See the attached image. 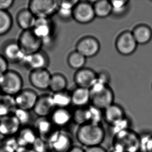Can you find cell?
I'll list each match as a JSON object with an SVG mask.
<instances>
[{"label": "cell", "instance_id": "cell-1", "mask_svg": "<svg viewBox=\"0 0 152 152\" xmlns=\"http://www.w3.org/2000/svg\"><path fill=\"white\" fill-rule=\"evenodd\" d=\"M105 130L101 125L86 123L79 126L76 132V138L78 142L86 148L99 146L105 138Z\"/></svg>", "mask_w": 152, "mask_h": 152}, {"label": "cell", "instance_id": "cell-2", "mask_svg": "<svg viewBox=\"0 0 152 152\" xmlns=\"http://www.w3.org/2000/svg\"><path fill=\"white\" fill-rule=\"evenodd\" d=\"M114 150L120 152H139L141 136L131 128L113 136Z\"/></svg>", "mask_w": 152, "mask_h": 152}, {"label": "cell", "instance_id": "cell-3", "mask_svg": "<svg viewBox=\"0 0 152 152\" xmlns=\"http://www.w3.org/2000/svg\"><path fill=\"white\" fill-rule=\"evenodd\" d=\"M23 80L16 71L8 70L0 77V91L5 95L15 97L23 90Z\"/></svg>", "mask_w": 152, "mask_h": 152}, {"label": "cell", "instance_id": "cell-4", "mask_svg": "<svg viewBox=\"0 0 152 152\" xmlns=\"http://www.w3.org/2000/svg\"><path fill=\"white\" fill-rule=\"evenodd\" d=\"M58 7L57 0H31L28 8L37 18H51L57 13Z\"/></svg>", "mask_w": 152, "mask_h": 152}, {"label": "cell", "instance_id": "cell-5", "mask_svg": "<svg viewBox=\"0 0 152 152\" xmlns=\"http://www.w3.org/2000/svg\"><path fill=\"white\" fill-rule=\"evenodd\" d=\"M47 143L51 152H68L74 145L70 134L60 129L54 133Z\"/></svg>", "mask_w": 152, "mask_h": 152}, {"label": "cell", "instance_id": "cell-6", "mask_svg": "<svg viewBox=\"0 0 152 152\" xmlns=\"http://www.w3.org/2000/svg\"><path fill=\"white\" fill-rule=\"evenodd\" d=\"M17 41L26 55L41 50L43 46L42 41L35 34L32 30L23 31Z\"/></svg>", "mask_w": 152, "mask_h": 152}, {"label": "cell", "instance_id": "cell-7", "mask_svg": "<svg viewBox=\"0 0 152 152\" xmlns=\"http://www.w3.org/2000/svg\"><path fill=\"white\" fill-rule=\"evenodd\" d=\"M96 17L92 3L89 1H80L72 10V19L80 24L91 23Z\"/></svg>", "mask_w": 152, "mask_h": 152}, {"label": "cell", "instance_id": "cell-8", "mask_svg": "<svg viewBox=\"0 0 152 152\" xmlns=\"http://www.w3.org/2000/svg\"><path fill=\"white\" fill-rule=\"evenodd\" d=\"M1 55L8 63L21 64L25 53L21 49L17 41L10 39L5 42L1 48Z\"/></svg>", "mask_w": 152, "mask_h": 152}, {"label": "cell", "instance_id": "cell-9", "mask_svg": "<svg viewBox=\"0 0 152 152\" xmlns=\"http://www.w3.org/2000/svg\"><path fill=\"white\" fill-rule=\"evenodd\" d=\"M32 31L42 41L43 45L48 44L53 35V21L51 18H37Z\"/></svg>", "mask_w": 152, "mask_h": 152}, {"label": "cell", "instance_id": "cell-10", "mask_svg": "<svg viewBox=\"0 0 152 152\" xmlns=\"http://www.w3.org/2000/svg\"><path fill=\"white\" fill-rule=\"evenodd\" d=\"M49 64V56L43 50L26 55L21 64L31 71L46 69Z\"/></svg>", "mask_w": 152, "mask_h": 152}, {"label": "cell", "instance_id": "cell-11", "mask_svg": "<svg viewBox=\"0 0 152 152\" xmlns=\"http://www.w3.org/2000/svg\"><path fill=\"white\" fill-rule=\"evenodd\" d=\"M138 45L131 32L128 31L121 33L117 37L115 43L117 51L123 56H129L134 53Z\"/></svg>", "mask_w": 152, "mask_h": 152}, {"label": "cell", "instance_id": "cell-12", "mask_svg": "<svg viewBox=\"0 0 152 152\" xmlns=\"http://www.w3.org/2000/svg\"><path fill=\"white\" fill-rule=\"evenodd\" d=\"M114 99L113 91L108 86L102 91L91 94V105L102 111L105 110L113 104Z\"/></svg>", "mask_w": 152, "mask_h": 152}, {"label": "cell", "instance_id": "cell-13", "mask_svg": "<svg viewBox=\"0 0 152 152\" xmlns=\"http://www.w3.org/2000/svg\"><path fill=\"white\" fill-rule=\"evenodd\" d=\"M100 50V44L99 41L90 36L82 37L76 44V51L86 58L94 57L99 53Z\"/></svg>", "mask_w": 152, "mask_h": 152}, {"label": "cell", "instance_id": "cell-14", "mask_svg": "<svg viewBox=\"0 0 152 152\" xmlns=\"http://www.w3.org/2000/svg\"><path fill=\"white\" fill-rule=\"evenodd\" d=\"M38 97L37 93L31 89H23L14 99L17 108L30 111L33 110Z\"/></svg>", "mask_w": 152, "mask_h": 152}, {"label": "cell", "instance_id": "cell-15", "mask_svg": "<svg viewBox=\"0 0 152 152\" xmlns=\"http://www.w3.org/2000/svg\"><path fill=\"white\" fill-rule=\"evenodd\" d=\"M21 127L13 114L0 118V134L4 138L15 137Z\"/></svg>", "mask_w": 152, "mask_h": 152}, {"label": "cell", "instance_id": "cell-16", "mask_svg": "<svg viewBox=\"0 0 152 152\" xmlns=\"http://www.w3.org/2000/svg\"><path fill=\"white\" fill-rule=\"evenodd\" d=\"M51 75L47 69L33 70L29 74V82L35 88L45 91L49 89Z\"/></svg>", "mask_w": 152, "mask_h": 152}, {"label": "cell", "instance_id": "cell-17", "mask_svg": "<svg viewBox=\"0 0 152 152\" xmlns=\"http://www.w3.org/2000/svg\"><path fill=\"white\" fill-rule=\"evenodd\" d=\"M97 74L89 68L77 70L74 75L75 83L78 87L90 89L97 80Z\"/></svg>", "mask_w": 152, "mask_h": 152}, {"label": "cell", "instance_id": "cell-18", "mask_svg": "<svg viewBox=\"0 0 152 152\" xmlns=\"http://www.w3.org/2000/svg\"><path fill=\"white\" fill-rule=\"evenodd\" d=\"M55 108L51 95L44 94L39 96L33 111L39 118H46L49 117Z\"/></svg>", "mask_w": 152, "mask_h": 152}, {"label": "cell", "instance_id": "cell-19", "mask_svg": "<svg viewBox=\"0 0 152 152\" xmlns=\"http://www.w3.org/2000/svg\"><path fill=\"white\" fill-rule=\"evenodd\" d=\"M34 127L27 125L22 126L15 136L19 147L31 148L38 138Z\"/></svg>", "mask_w": 152, "mask_h": 152}, {"label": "cell", "instance_id": "cell-20", "mask_svg": "<svg viewBox=\"0 0 152 152\" xmlns=\"http://www.w3.org/2000/svg\"><path fill=\"white\" fill-rule=\"evenodd\" d=\"M49 118L56 127L62 129L72 121V113L68 109L55 108Z\"/></svg>", "mask_w": 152, "mask_h": 152}, {"label": "cell", "instance_id": "cell-21", "mask_svg": "<svg viewBox=\"0 0 152 152\" xmlns=\"http://www.w3.org/2000/svg\"><path fill=\"white\" fill-rule=\"evenodd\" d=\"M39 138L47 142L54 133L58 129L49 117L39 118L34 127Z\"/></svg>", "mask_w": 152, "mask_h": 152}, {"label": "cell", "instance_id": "cell-22", "mask_svg": "<svg viewBox=\"0 0 152 152\" xmlns=\"http://www.w3.org/2000/svg\"><path fill=\"white\" fill-rule=\"evenodd\" d=\"M72 104L77 108L86 107L91 103V94L88 89L77 87L71 93Z\"/></svg>", "mask_w": 152, "mask_h": 152}, {"label": "cell", "instance_id": "cell-23", "mask_svg": "<svg viewBox=\"0 0 152 152\" xmlns=\"http://www.w3.org/2000/svg\"><path fill=\"white\" fill-rule=\"evenodd\" d=\"M37 18L28 8L21 10L17 15V25L23 31L32 30L35 24Z\"/></svg>", "mask_w": 152, "mask_h": 152}, {"label": "cell", "instance_id": "cell-24", "mask_svg": "<svg viewBox=\"0 0 152 152\" xmlns=\"http://www.w3.org/2000/svg\"><path fill=\"white\" fill-rule=\"evenodd\" d=\"M104 111L103 118L109 126L113 125L125 117V111L122 107L114 103Z\"/></svg>", "mask_w": 152, "mask_h": 152}, {"label": "cell", "instance_id": "cell-25", "mask_svg": "<svg viewBox=\"0 0 152 152\" xmlns=\"http://www.w3.org/2000/svg\"><path fill=\"white\" fill-rule=\"evenodd\" d=\"M131 32L138 45L148 43L152 39V30L146 25H138Z\"/></svg>", "mask_w": 152, "mask_h": 152}, {"label": "cell", "instance_id": "cell-26", "mask_svg": "<svg viewBox=\"0 0 152 152\" xmlns=\"http://www.w3.org/2000/svg\"><path fill=\"white\" fill-rule=\"evenodd\" d=\"M16 108L14 97L0 94V118L13 114Z\"/></svg>", "mask_w": 152, "mask_h": 152}, {"label": "cell", "instance_id": "cell-27", "mask_svg": "<svg viewBox=\"0 0 152 152\" xmlns=\"http://www.w3.org/2000/svg\"><path fill=\"white\" fill-rule=\"evenodd\" d=\"M67 85L68 82L64 75L59 73L52 74L49 89L53 94L66 91Z\"/></svg>", "mask_w": 152, "mask_h": 152}, {"label": "cell", "instance_id": "cell-28", "mask_svg": "<svg viewBox=\"0 0 152 152\" xmlns=\"http://www.w3.org/2000/svg\"><path fill=\"white\" fill-rule=\"evenodd\" d=\"M52 99L56 108L68 109L72 105L71 93L66 91L54 93L51 95Z\"/></svg>", "mask_w": 152, "mask_h": 152}, {"label": "cell", "instance_id": "cell-29", "mask_svg": "<svg viewBox=\"0 0 152 152\" xmlns=\"http://www.w3.org/2000/svg\"><path fill=\"white\" fill-rule=\"evenodd\" d=\"M96 17L106 18L111 14L112 7L110 1L107 0H99L92 3Z\"/></svg>", "mask_w": 152, "mask_h": 152}, {"label": "cell", "instance_id": "cell-30", "mask_svg": "<svg viewBox=\"0 0 152 152\" xmlns=\"http://www.w3.org/2000/svg\"><path fill=\"white\" fill-rule=\"evenodd\" d=\"M86 60V58L75 50L69 54L67 57V64L70 68L77 71L84 68Z\"/></svg>", "mask_w": 152, "mask_h": 152}, {"label": "cell", "instance_id": "cell-31", "mask_svg": "<svg viewBox=\"0 0 152 152\" xmlns=\"http://www.w3.org/2000/svg\"><path fill=\"white\" fill-rule=\"evenodd\" d=\"M12 17L7 11L0 10V36L9 32L12 27Z\"/></svg>", "mask_w": 152, "mask_h": 152}, {"label": "cell", "instance_id": "cell-32", "mask_svg": "<svg viewBox=\"0 0 152 152\" xmlns=\"http://www.w3.org/2000/svg\"><path fill=\"white\" fill-rule=\"evenodd\" d=\"M72 121L76 125H82L89 123V114L88 107L77 108L72 113Z\"/></svg>", "mask_w": 152, "mask_h": 152}, {"label": "cell", "instance_id": "cell-33", "mask_svg": "<svg viewBox=\"0 0 152 152\" xmlns=\"http://www.w3.org/2000/svg\"><path fill=\"white\" fill-rule=\"evenodd\" d=\"M112 11L111 14L116 16H121L127 12L129 1L125 0L111 1Z\"/></svg>", "mask_w": 152, "mask_h": 152}, {"label": "cell", "instance_id": "cell-34", "mask_svg": "<svg viewBox=\"0 0 152 152\" xmlns=\"http://www.w3.org/2000/svg\"><path fill=\"white\" fill-rule=\"evenodd\" d=\"M18 148L15 136L4 138L0 143V152H16Z\"/></svg>", "mask_w": 152, "mask_h": 152}, {"label": "cell", "instance_id": "cell-35", "mask_svg": "<svg viewBox=\"0 0 152 152\" xmlns=\"http://www.w3.org/2000/svg\"><path fill=\"white\" fill-rule=\"evenodd\" d=\"M30 112V111L17 107L13 114L18 121L21 126H24L29 125L28 124L31 120V115Z\"/></svg>", "mask_w": 152, "mask_h": 152}, {"label": "cell", "instance_id": "cell-36", "mask_svg": "<svg viewBox=\"0 0 152 152\" xmlns=\"http://www.w3.org/2000/svg\"><path fill=\"white\" fill-rule=\"evenodd\" d=\"M89 114V123L99 124L103 118L102 110L97 109L92 105L88 107Z\"/></svg>", "mask_w": 152, "mask_h": 152}, {"label": "cell", "instance_id": "cell-37", "mask_svg": "<svg viewBox=\"0 0 152 152\" xmlns=\"http://www.w3.org/2000/svg\"><path fill=\"white\" fill-rule=\"evenodd\" d=\"M110 126L111 134L114 136L120 132L130 129V124L129 120L125 117L123 119L117 121L116 123L114 124L113 125Z\"/></svg>", "mask_w": 152, "mask_h": 152}, {"label": "cell", "instance_id": "cell-38", "mask_svg": "<svg viewBox=\"0 0 152 152\" xmlns=\"http://www.w3.org/2000/svg\"><path fill=\"white\" fill-rule=\"evenodd\" d=\"M140 151L152 152V134L141 136Z\"/></svg>", "mask_w": 152, "mask_h": 152}, {"label": "cell", "instance_id": "cell-39", "mask_svg": "<svg viewBox=\"0 0 152 152\" xmlns=\"http://www.w3.org/2000/svg\"><path fill=\"white\" fill-rule=\"evenodd\" d=\"M31 148L35 152H51L47 142L38 137Z\"/></svg>", "mask_w": 152, "mask_h": 152}, {"label": "cell", "instance_id": "cell-40", "mask_svg": "<svg viewBox=\"0 0 152 152\" xmlns=\"http://www.w3.org/2000/svg\"><path fill=\"white\" fill-rule=\"evenodd\" d=\"M72 10L58 7L56 14L59 18L63 20H69L71 19H72Z\"/></svg>", "mask_w": 152, "mask_h": 152}, {"label": "cell", "instance_id": "cell-41", "mask_svg": "<svg viewBox=\"0 0 152 152\" xmlns=\"http://www.w3.org/2000/svg\"><path fill=\"white\" fill-rule=\"evenodd\" d=\"M77 0H63L59 1V7L73 10V9L78 3Z\"/></svg>", "mask_w": 152, "mask_h": 152}, {"label": "cell", "instance_id": "cell-42", "mask_svg": "<svg viewBox=\"0 0 152 152\" xmlns=\"http://www.w3.org/2000/svg\"><path fill=\"white\" fill-rule=\"evenodd\" d=\"M8 70V62L3 56L0 54V77Z\"/></svg>", "mask_w": 152, "mask_h": 152}, {"label": "cell", "instance_id": "cell-43", "mask_svg": "<svg viewBox=\"0 0 152 152\" xmlns=\"http://www.w3.org/2000/svg\"><path fill=\"white\" fill-rule=\"evenodd\" d=\"M14 2L13 0H0V10L7 11L12 7Z\"/></svg>", "mask_w": 152, "mask_h": 152}, {"label": "cell", "instance_id": "cell-44", "mask_svg": "<svg viewBox=\"0 0 152 152\" xmlns=\"http://www.w3.org/2000/svg\"><path fill=\"white\" fill-rule=\"evenodd\" d=\"M85 152H108L105 148L101 145L87 148L85 149Z\"/></svg>", "mask_w": 152, "mask_h": 152}, {"label": "cell", "instance_id": "cell-45", "mask_svg": "<svg viewBox=\"0 0 152 152\" xmlns=\"http://www.w3.org/2000/svg\"><path fill=\"white\" fill-rule=\"evenodd\" d=\"M68 152H85V150L81 146L74 145Z\"/></svg>", "mask_w": 152, "mask_h": 152}, {"label": "cell", "instance_id": "cell-46", "mask_svg": "<svg viewBox=\"0 0 152 152\" xmlns=\"http://www.w3.org/2000/svg\"><path fill=\"white\" fill-rule=\"evenodd\" d=\"M16 152H35L31 148L19 147Z\"/></svg>", "mask_w": 152, "mask_h": 152}, {"label": "cell", "instance_id": "cell-47", "mask_svg": "<svg viewBox=\"0 0 152 152\" xmlns=\"http://www.w3.org/2000/svg\"><path fill=\"white\" fill-rule=\"evenodd\" d=\"M110 152H119V151H118L115 150H112Z\"/></svg>", "mask_w": 152, "mask_h": 152}, {"label": "cell", "instance_id": "cell-48", "mask_svg": "<svg viewBox=\"0 0 152 152\" xmlns=\"http://www.w3.org/2000/svg\"><path fill=\"white\" fill-rule=\"evenodd\" d=\"M1 91H0V94H1Z\"/></svg>", "mask_w": 152, "mask_h": 152}, {"label": "cell", "instance_id": "cell-49", "mask_svg": "<svg viewBox=\"0 0 152 152\" xmlns=\"http://www.w3.org/2000/svg\"><path fill=\"white\" fill-rule=\"evenodd\" d=\"M0 136H1V134H0Z\"/></svg>", "mask_w": 152, "mask_h": 152}]
</instances>
